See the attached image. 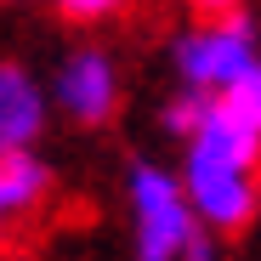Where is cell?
Wrapping results in <instances>:
<instances>
[{
    "label": "cell",
    "instance_id": "7c38bea8",
    "mask_svg": "<svg viewBox=\"0 0 261 261\" xmlns=\"http://www.w3.org/2000/svg\"><path fill=\"white\" fill-rule=\"evenodd\" d=\"M6 222H12V210H6V199H0V244H6Z\"/></svg>",
    "mask_w": 261,
    "mask_h": 261
},
{
    "label": "cell",
    "instance_id": "7a4b0ae2",
    "mask_svg": "<svg viewBox=\"0 0 261 261\" xmlns=\"http://www.w3.org/2000/svg\"><path fill=\"white\" fill-rule=\"evenodd\" d=\"M182 188L199 210V222L216 233H239L261 216V165L233 159V153H216L188 142L182 153Z\"/></svg>",
    "mask_w": 261,
    "mask_h": 261
},
{
    "label": "cell",
    "instance_id": "6da1fadb",
    "mask_svg": "<svg viewBox=\"0 0 261 261\" xmlns=\"http://www.w3.org/2000/svg\"><path fill=\"white\" fill-rule=\"evenodd\" d=\"M125 204H130V261H182V250L204 227L182 188V170H165L153 159H130Z\"/></svg>",
    "mask_w": 261,
    "mask_h": 261
},
{
    "label": "cell",
    "instance_id": "9c48e42d",
    "mask_svg": "<svg viewBox=\"0 0 261 261\" xmlns=\"http://www.w3.org/2000/svg\"><path fill=\"white\" fill-rule=\"evenodd\" d=\"M57 6V17H68V23H102V17H114V12H125L130 0H51Z\"/></svg>",
    "mask_w": 261,
    "mask_h": 261
},
{
    "label": "cell",
    "instance_id": "52a82bcc",
    "mask_svg": "<svg viewBox=\"0 0 261 261\" xmlns=\"http://www.w3.org/2000/svg\"><path fill=\"white\" fill-rule=\"evenodd\" d=\"M210 102H216V91H199V85H182V91H176V97L165 102V130H170L176 142H193V130L204 125Z\"/></svg>",
    "mask_w": 261,
    "mask_h": 261
},
{
    "label": "cell",
    "instance_id": "ba28073f",
    "mask_svg": "<svg viewBox=\"0 0 261 261\" xmlns=\"http://www.w3.org/2000/svg\"><path fill=\"white\" fill-rule=\"evenodd\" d=\"M216 97H222L239 119H250V125L261 130V63H255V68H244V74L227 85V91H216Z\"/></svg>",
    "mask_w": 261,
    "mask_h": 261
},
{
    "label": "cell",
    "instance_id": "8fae6325",
    "mask_svg": "<svg viewBox=\"0 0 261 261\" xmlns=\"http://www.w3.org/2000/svg\"><path fill=\"white\" fill-rule=\"evenodd\" d=\"M199 17H227V12H244V0H193Z\"/></svg>",
    "mask_w": 261,
    "mask_h": 261
},
{
    "label": "cell",
    "instance_id": "30bf717a",
    "mask_svg": "<svg viewBox=\"0 0 261 261\" xmlns=\"http://www.w3.org/2000/svg\"><path fill=\"white\" fill-rule=\"evenodd\" d=\"M216 239H222L216 227H199V233H193V244L182 250V261H222V244H216Z\"/></svg>",
    "mask_w": 261,
    "mask_h": 261
},
{
    "label": "cell",
    "instance_id": "8992f818",
    "mask_svg": "<svg viewBox=\"0 0 261 261\" xmlns=\"http://www.w3.org/2000/svg\"><path fill=\"white\" fill-rule=\"evenodd\" d=\"M46 193H51V170H46V159L34 148H6L0 153V199H6L12 216L34 210Z\"/></svg>",
    "mask_w": 261,
    "mask_h": 261
},
{
    "label": "cell",
    "instance_id": "5b68a950",
    "mask_svg": "<svg viewBox=\"0 0 261 261\" xmlns=\"http://www.w3.org/2000/svg\"><path fill=\"white\" fill-rule=\"evenodd\" d=\"M51 91L40 85L17 57H0V153L6 148H34L46 137V114H51Z\"/></svg>",
    "mask_w": 261,
    "mask_h": 261
},
{
    "label": "cell",
    "instance_id": "277c9868",
    "mask_svg": "<svg viewBox=\"0 0 261 261\" xmlns=\"http://www.w3.org/2000/svg\"><path fill=\"white\" fill-rule=\"evenodd\" d=\"M51 102L74 119V125H102L119 102V74H114V57L97 51V46H80L57 63L51 74Z\"/></svg>",
    "mask_w": 261,
    "mask_h": 261
},
{
    "label": "cell",
    "instance_id": "3957f363",
    "mask_svg": "<svg viewBox=\"0 0 261 261\" xmlns=\"http://www.w3.org/2000/svg\"><path fill=\"white\" fill-rule=\"evenodd\" d=\"M170 63H176V80H182V85H199V91H227L244 68L261 63L255 23H250L244 12L204 17L199 29H182V34H176Z\"/></svg>",
    "mask_w": 261,
    "mask_h": 261
}]
</instances>
